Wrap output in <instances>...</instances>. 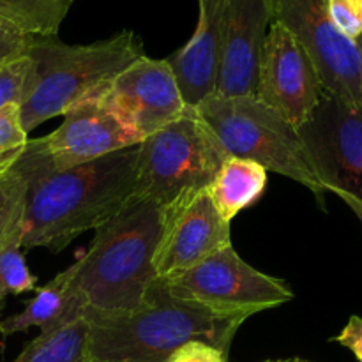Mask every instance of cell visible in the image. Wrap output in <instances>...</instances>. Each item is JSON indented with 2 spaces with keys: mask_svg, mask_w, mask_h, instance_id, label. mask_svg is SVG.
<instances>
[{
  "mask_svg": "<svg viewBox=\"0 0 362 362\" xmlns=\"http://www.w3.org/2000/svg\"><path fill=\"white\" fill-rule=\"evenodd\" d=\"M27 179L21 247L60 253L78 235L119 214L136 189L138 145L67 170H34L18 161Z\"/></svg>",
  "mask_w": 362,
  "mask_h": 362,
  "instance_id": "cell-1",
  "label": "cell"
},
{
  "mask_svg": "<svg viewBox=\"0 0 362 362\" xmlns=\"http://www.w3.org/2000/svg\"><path fill=\"white\" fill-rule=\"evenodd\" d=\"M165 225V209L133 200L95 228L94 240L74 262L73 290L83 313H131L148 303L159 281L154 257Z\"/></svg>",
  "mask_w": 362,
  "mask_h": 362,
  "instance_id": "cell-2",
  "label": "cell"
},
{
  "mask_svg": "<svg viewBox=\"0 0 362 362\" xmlns=\"http://www.w3.org/2000/svg\"><path fill=\"white\" fill-rule=\"evenodd\" d=\"M90 362H166L189 341H204L228 356L243 317L219 315L177 299L159 279L148 303L131 313H83Z\"/></svg>",
  "mask_w": 362,
  "mask_h": 362,
  "instance_id": "cell-3",
  "label": "cell"
},
{
  "mask_svg": "<svg viewBox=\"0 0 362 362\" xmlns=\"http://www.w3.org/2000/svg\"><path fill=\"white\" fill-rule=\"evenodd\" d=\"M27 55L34 62V76L20 110L25 131L30 133L98 94L145 52L133 30H122L90 45H66L57 35L35 37Z\"/></svg>",
  "mask_w": 362,
  "mask_h": 362,
  "instance_id": "cell-4",
  "label": "cell"
},
{
  "mask_svg": "<svg viewBox=\"0 0 362 362\" xmlns=\"http://www.w3.org/2000/svg\"><path fill=\"white\" fill-rule=\"evenodd\" d=\"M194 108L226 154L250 159L267 172L288 177L308 187L318 202H324L325 189L308 159L299 133L281 113L251 95L221 98L212 94Z\"/></svg>",
  "mask_w": 362,
  "mask_h": 362,
  "instance_id": "cell-5",
  "label": "cell"
},
{
  "mask_svg": "<svg viewBox=\"0 0 362 362\" xmlns=\"http://www.w3.org/2000/svg\"><path fill=\"white\" fill-rule=\"evenodd\" d=\"M228 154L194 106L138 145L134 197L163 209L209 189Z\"/></svg>",
  "mask_w": 362,
  "mask_h": 362,
  "instance_id": "cell-6",
  "label": "cell"
},
{
  "mask_svg": "<svg viewBox=\"0 0 362 362\" xmlns=\"http://www.w3.org/2000/svg\"><path fill=\"white\" fill-rule=\"evenodd\" d=\"M165 288L177 299L202 304L228 317L250 318L293 299L283 279L272 278L251 267L232 244L221 247L193 269L168 279Z\"/></svg>",
  "mask_w": 362,
  "mask_h": 362,
  "instance_id": "cell-7",
  "label": "cell"
},
{
  "mask_svg": "<svg viewBox=\"0 0 362 362\" xmlns=\"http://www.w3.org/2000/svg\"><path fill=\"white\" fill-rule=\"evenodd\" d=\"M297 133L325 193L341 198L362 223V110L324 92Z\"/></svg>",
  "mask_w": 362,
  "mask_h": 362,
  "instance_id": "cell-8",
  "label": "cell"
},
{
  "mask_svg": "<svg viewBox=\"0 0 362 362\" xmlns=\"http://www.w3.org/2000/svg\"><path fill=\"white\" fill-rule=\"evenodd\" d=\"M272 23L281 25L317 67L324 90L362 110V59L357 42L338 32L325 0H269Z\"/></svg>",
  "mask_w": 362,
  "mask_h": 362,
  "instance_id": "cell-9",
  "label": "cell"
},
{
  "mask_svg": "<svg viewBox=\"0 0 362 362\" xmlns=\"http://www.w3.org/2000/svg\"><path fill=\"white\" fill-rule=\"evenodd\" d=\"M144 141L131 126L98 98H88L64 113L53 133L28 140L21 161L34 170H67L95 161Z\"/></svg>",
  "mask_w": 362,
  "mask_h": 362,
  "instance_id": "cell-10",
  "label": "cell"
},
{
  "mask_svg": "<svg viewBox=\"0 0 362 362\" xmlns=\"http://www.w3.org/2000/svg\"><path fill=\"white\" fill-rule=\"evenodd\" d=\"M105 103L144 140L179 119L187 105L168 59L141 55L92 95Z\"/></svg>",
  "mask_w": 362,
  "mask_h": 362,
  "instance_id": "cell-11",
  "label": "cell"
},
{
  "mask_svg": "<svg viewBox=\"0 0 362 362\" xmlns=\"http://www.w3.org/2000/svg\"><path fill=\"white\" fill-rule=\"evenodd\" d=\"M324 85L303 46L278 23H271L258 64L257 98L300 127L324 94Z\"/></svg>",
  "mask_w": 362,
  "mask_h": 362,
  "instance_id": "cell-12",
  "label": "cell"
},
{
  "mask_svg": "<svg viewBox=\"0 0 362 362\" xmlns=\"http://www.w3.org/2000/svg\"><path fill=\"white\" fill-rule=\"evenodd\" d=\"M232 244L230 223L219 216L207 189L165 207V225L154 257L161 281L177 278Z\"/></svg>",
  "mask_w": 362,
  "mask_h": 362,
  "instance_id": "cell-13",
  "label": "cell"
},
{
  "mask_svg": "<svg viewBox=\"0 0 362 362\" xmlns=\"http://www.w3.org/2000/svg\"><path fill=\"white\" fill-rule=\"evenodd\" d=\"M271 23L269 0H230L216 95L257 98L258 64Z\"/></svg>",
  "mask_w": 362,
  "mask_h": 362,
  "instance_id": "cell-14",
  "label": "cell"
},
{
  "mask_svg": "<svg viewBox=\"0 0 362 362\" xmlns=\"http://www.w3.org/2000/svg\"><path fill=\"white\" fill-rule=\"evenodd\" d=\"M230 0H198V21L189 41L168 62L184 101L197 106L214 94Z\"/></svg>",
  "mask_w": 362,
  "mask_h": 362,
  "instance_id": "cell-15",
  "label": "cell"
},
{
  "mask_svg": "<svg viewBox=\"0 0 362 362\" xmlns=\"http://www.w3.org/2000/svg\"><path fill=\"white\" fill-rule=\"evenodd\" d=\"M73 278L74 264L41 286L35 296L25 304L23 311L4 318L0 322V334L7 338L16 332H27L32 327L48 331L83 315V306L74 296Z\"/></svg>",
  "mask_w": 362,
  "mask_h": 362,
  "instance_id": "cell-16",
  "label": "cell"
},
{
  "mask_svg": "<svg viewBox=\"0 0 362 362\" xmlns=\"http://www.w3.org/2000/svg\"><path fill=\"white\" fill-rule=\"evenodd\" d=\"M267 173L258 163L228 156L207 189L219 216L232 223L239 212L260 200L267 189Z\"/></svg>",
  "mask_w": 362,
  "mask_h": 362,
  "instance_id": "cell-17",
  "label": "cell"
},
{
  "mask_svg": "<svg viewBox=\"0 0 362 362\" xmlns=\"http://www.w3.org/2000/svg\"><path fill=\"white\" fill-rule=\"evenodd\" d=\"M13 362H90L85 315L41 331Z\"/></svg>",
  "mask_w": 362,
  "mask_h": 362,
  "instance_id": "cell-18",
  "label": "cell"
},
{
  "mask_svg": "<svg viewBox=\"0 0 362 362\" xmlns=\"http://www.w3.org/2000/svg\"><path fill=\"white\" fill-rule=\"evenodd\" d=\"M13 11L35 37H53L73 2L64 0H0Z\"/></svg>",
  "mask_w": 362,
  "mask_h": 362,
  "instance_id": "cell-19",
  "label": "cell"
},
{
  "mask_svg": "<svg viewBox=\"0 0 362 362\" xmlns=\"http://www.w3.org/2000/svg\"><path fill=\"white\" fill-rule=\"evenodd\" d=\"M21 228L0 250V299L7 296H21L35 288V276L28 271L27 260L21 253Z\"/></svg>",
  "mask_w": 362,
  "mask_h": 362,
  "instance_id": "cell-20",
  "label": "cell"
},
{
  "mask_svg": "<svg viewBox=\"0 0 362 362\" xmlns=\"http://www.w3.org/2000/svg\"><path fill=\"white\" fill-rule=\"evenodd\" d=\"M27 194V179L14 166L0 179V250L21 228Z\"/></svg>",
  "mask_w": 362,
  "mask_h": 362,
  "instance_id": "cell-21",
  "label": "cell"
},
{
  "mask_svg": "<svg viewBox=\"0 0 362 362\" xmlns=\"http://www.w3.org/2000/svg\"><path fill=\"white\" fill-rule=\"evenodd\" d=\"M28 144V133L21 122L18 105L0 108V179L14 168Z\"/></svg>",
  "mask_w": 362,
  "mask_h": 362,
  "instance_id": "cell-22",
  "label": "cell"
},
{
  "mask_svg": "<svg viewBox=\"0 0 362 362\" xmlns=\"http://www.w3.org/2000/svg\"><path fill=\"white\" fill-rule=\"evenodd\" d=\"M32 76L34 62L27 53L4 64L0 67V108L7 105H23L30 92Z\"/></svg>",
  "mask_w": 362,
  "mask_h": 362,
  "instance_id": "cell-23",
  "label": "cell"
},
{
  "mask_svg": "<svg viewBox=\"0 0 362 362\" xmlns=\"http://www.w3.org/2000/svg\"><path fill=\"white\" fill-rule=\"evenodd\" d=\"M34 39L35 35L28 30L27 25L0 4V67L27 53Z\"/></svg>",
  "mask_w": 362,
  "mask_h": 362,
  "instance_id": "cell-24",
  "label": "cell"
},
{
  "mask_svg": "<svg viewBox=\"0 0 362 362\" xmlns=\"http://www.w3.org/2000/svg\"><path fill=\"white\" fill-rule=\"evenodd\" d=\"M325 7L339 34L354 42L362 37V0H325Z\"/></svg>",
  "mask_w": 362,
  "mask_h": 362,
  "instance_id": "cell-25",
  "label": "cell"
},
{
  "mask_svg": "<svg viewBox=\"0 0 362 362\" xmlns=\"http://www.w3.org/2000/svg\"><path fill=\"white\" fill-rule=\"evenodd\" d=\"M226 354L204 341H189L172 354L166 362H226Z\"/></svg>",
  "mask_w": 362,
  "mask_h": 362,
  "instance_id": "cell-26",
  "label": "cell"
},
{
  "mask_svg": "<svg viewBox=\"0 0 362 362\" xmlns=\"http://www.w3.org/2000/svg\"><path fill=\"white\" fill-rule=\"evenodd\" d=\"M336 341L349 349L354 356L362 362V318L361 317H350L349 324L345 325L341 332L336 336Z\"/></svg>",
  "mask_w": 362,
  "mask_h": 362,
  "instance_id": "cell-27",
  "label": "cell"
},
{
  "mask_svg": "<svg viewBox=\"0 0 362 362\" xmlns=\"http://www.w3.org/2000/svg\"><path fill=\"white\" fill-rule=\"evenodd\" d=\"M357 46H359V52H361V59H362V37H359V39H357Z\"/></svg>",
  "mask_w": 362,
  "mask_h": 362,
  "instance_id": "cell-28",
  "label": "cell"
},
{
  "mask_svg": "<svg viewBox=\"0 0 362 362\" xmlns=\"http://www.w3.org/2000/svg\"><path fill=\"white\" fill-rule=\"evenodd\" d=\"M2 308H4V299H0V311H2Z\"/></svg>",
  "mask_w": 362,
  "mask_h": 362,
  "instance_id": "cell-29",
  "label": "cell"
},
{
  "mask_svg": "<svg viewBox=\"0 0 362 362\" xmlns=\"http://www.w3.org/2000/svg\"><path fill=\"white\" fill-rule=\"evenodd\" d=\"M64 2H73V0H64Z\"/></svg>",
  "mask_w": 362,
  "mask_h": 362,
  "instance_id": "cell-30",
  "label": "cell"
}]
</instances>
